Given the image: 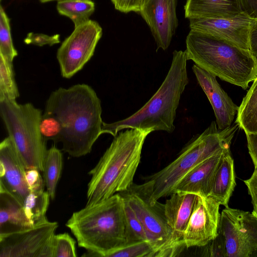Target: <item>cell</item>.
I'll list each match as a JSON object with an SVG mask.
<instances>
[{
	"label": "cell",
	"instance_id": "1",
	"mask_svg": "<svg viewBox=\"0 0 257 257\" xmlns=\"http://www.w3.org/2000/svg\"><path fill=\"white\" fill-rule=\"evenodd\" d=\"M45 112L54 114L62 131L59 143L73 157L89 153L102 133L101 101L94 89L82 83L59 87L50 94Z\"/></svg>",
	"mask_w": 257,
	"mask_h": 257
},
{
	"label": "cell",
	"instance_id": "2",
	"mask_svg": "<svg viewBox=\"0 0 257 257\" xmlns=\"http://www.w3.org/2000/svg\"><path fill=\"white\" fill-rule=\"evenodd\" d=\"M153 130L127 128L114 137L109 147L88 174L86 205L105 200L128 190L140 162L145 141Z\"/></svg>",
	"mask_w": 257,
	"mask_h": 257
},
{
	"label": "cell",
	"instance_id": "3",
	"mask_svg": "<svg viewBox=\"0 0 257 257\" xmlns=\"http://www.w3.org/2000/svg\"><path fill=\"white\" fill-rule=\"evenodd\" d=\"M82 256L107 257L126 243L124 199L119 193L74 212L66 223Z\"/></svg>",
	"mask_w": 257,
	"mask_h": 257
},
{
	"label": "cell",
	"instance_id": "4",
	"mask_svg": "<svg viewBox=\"0 0 257 257\" xmlns=\"http://www.w3.org/2000/svg\"><path fill=\"white\" fill-rule=\"evenodd\" d=\"M187 58L185 51L175 50L169 71L151 99L129 117L111 123L103 122L102 133L115 137L127 128L153 130L172 133L182 94L188 84Z\"/></svg>",
	"mask_w": 257,
	"mask_h": 257
},
{
	"label": "cell",
	"instance_id": "5",
	"mask_svg": "<svg viewBox=\"0 0 257 257\" xmlns=\"http://www.w3.org/2000/svg\"><path fill=\"white\" fill-rule=\"evenodd\" d=\"M185 52L200 68L243 89L257 76V60L250 51L225 40L190 30Z\"/></svg>",
	"mask_w": 257,
	"mask_h": 257
},
{
	"label": "cell",
	"instance_id": "6",
	"mask_svg": "<svg viewBox=\"0 0 257 257\" xmlns=\"http://www.w3.org/2000/svg\"><path fill=\"white\" fill-rule=\"evenodd\" d=\"M238 125L236 123L219 130L213 121L200 135L190 142L166 167L147 178L136 188L151 203L170 196L180 181L191 170L220 150L230 147Z\"/></svg>",
	"mask_w": 257,
	"mask_h": 257
},
{
	"label": "cell",
	"instance_id": "7",
	"mask_svg": "<svg viewBox=\"0 0 257 257\" xmlns=\"http://www.w3.org/2000/svg\"><path fill=\"white\" fill-rule=\"evenodd\" d=\"M0 115L26 169H44L47 155L46 141L41 135L42 110L31 103L0 100Z\"/></svg>",
	"mask_w": 257,
	"mask_h": 257
},
{
	"label": "cell",
	"instance_id": "8",
	"mask_svg": "<svg viewBox=\"0 0 257 257\" xmlns=\"http://www.w3.org/2000/svg\"><path fill=\"white\" fill-rule=\"evenodd\" d=\"M220 256L250 257L257 249V219L248 211L226 207L212 240Z\"/></svg>",
	"mask_w": 257,
	"mask_h": 257
},
{
	"label": "cell",
	"instance_id": "9",
	"mask_svg": "<svg viewBox=\"0 0 257 257\" xmlns=\"http://www.w3.org/2000/svg\"><path fill=\"white\" fill-rule=\"evenodd\" d=\"M127 202L142 224L155 256H173L171 240L172 230L167 220L164 204L151 203L135 186L118 193Z\"/></svg>",
	"mask_w": 257,
	"mask_h": 257
},
{
	"label": "cell",
	"instance_id": "10",
	"mask_svg": "<svg viewBox=\"0 0 257 257\" xmlns=\"http://www.w3.org/2000/svg\"><path fill=\"white\" fill-rule=\"evenodd\" d=\"M102 35V28L95 21L89 20L75 27L57 52L56 58L63 78L69 79L83 68L93 56Z\"/></svg>",
	"mask_w": 257,
	"mask_h": 257
},
{
	"label": "cell",
	"instance_id": "11",
	"mask_svg": "<svg viewBox=\"0 0 257 257\" xmlns=\"http://www.w3.org/2000/svg\"><path fill=\"white\" fill-rule=\"evenodd\" d=\"M58 226L47 219L28 228L0 236V257H46Z\"/></svg>",
	"mask_w": 257,
	"mask_h": 257
},
{
	"label": "cell",
	"instance_id": "12",
	"mask_svg": "<svg viewBox=\"0 0 257 257\" xmlns=\"http://www.w3.org/2000/svg\"><path fill=\"white\" fill-rule=\"evenodd\" d=\"M220 204L210 196L197 195L183 236L185 247H204L218 235Z\"/></svg>",
	"mask_w": 257,
	"mask_h": 257
},
{
	"label": "cell",
	"instance_id": "13",
	"mask_svg": "<svg viewBox=\"0 0 257 257\" xmlns=\"http://www.w3.org/2000/svg\"><path fill=\"white\" fill-rule=\"evenodd\" d=\"M257 19L245 13L226 18H195L189 19L190 30L219 38L249 50L251 28Z\"/></svg>",
	"mask_w": 257,
	"mask_h": 257
},
{
	"label": "cell",
	"instance_id": "14",
	"mask_svg": "<svg viewBox=\"0 0 257 257\" xmlns=\"http://www.w3.org/2000/svg\"><path fill=\"white\" fill-rule=\"evenodd\" d=\"M177 0H143L139 13L149 26L159 49L166 50L178 26Z\"/></svg>",
	"mask_w": 257,
	"mask_h": 257
},
{
	"label": "cell",
	"instance_id": "15",
	"mask_svg": "<svg viewBox=\"0 0 257 257\" xmlns=\"http://www.w3.org/2000/svg\"><path fill=\"white\" fill-rule=\"evenodd\" d=\"M26 168L14 143L8 136L0 143V189L13 195L22 205L29 190Z\"/></svg>",
	"mask_w": 257,
	"mask_h": 257
},
{
	"label": "cell",
	"instance_id": "16",
	"mask_svg": "<svg viewBox=\"0 0 257 257\" xmlns=\"http://www.w3.org/2000/svg\"><path fill=\"white\" fill-rule=\"evenodd\" d=\"M198 195L174 191L164 204L167 222L172 230L171 247L173 256L185 247L183 236L193 212Z\"/></svg>",
	"mask_w": 257,
	"mask_h": 257
},
{
	"label": "cell",
	"instance_id": "17",
	"mask_svg": "<svg viewBox=\"0 0 257 257\" xmlns=\"http://www.w3.org/2000/svg\"><path fill=\"white\" fill-rule=\"evenodd\" d=\"M192 70L212 107L218 128L222 130L230 127L238 106L222 88L215 76L195 64L193 65Z\"/></svg>",
	"mask_w": 257,
	"mask_h": 257
},
{
	"label": "cell",
	"instance_id": "18",
	"mask_svg": "<svg viewBox=\"0 0 257 257\" xmlns=\"http://www.w3.org/2000/svg\"><path fill=\"white\" fill-rule=\"evenodd\" d=\"M228 148L230 147L220 150L194 167L180 181L174 192L179 191L208 196L217 168L225 150Z\"/></svg>",
	"mask_w": 257,
	"mask_h": 257
},
{
	"label": "cell",
	"instance_id": "19",
	"mask_svg": "<svg viewBox=\"0 0 257 257\" xmlns=\"http://www.w3.org/2000/svg\"><path fill=\"white\" fill-rule=\"evenodd\" d=\"M185 17L226 18L242 12L239 0H186Z\"/></svg>",
	"mask_w": 257,
	"mask_h": 257
},
{
	"label": "cell",
	"instance_id": "20",
	"mask_svg": "<svg viewBox=\"0 0 257 257\" xmlns=\"http://www.w3.org/2000/svg\"><path fill=\"white\" fill-rule=\"evenodd\" d=\"M236 185L233 160L230 148H226L216 170L210 196L220 205L228 207L229 199Z\"/></svg>",
	"mask_w": 257,
	"mask_h": 257
},
{
	"label": "cell",
	"instance_id": "21",
	"mask_svg": "<svg viewBox=\"0 0 257 257\" xmlns=\"http://www.w3.org/2000/svg\"><path fill=\"white\" fill-rule=\"evenodd\" d=\"M32 226L25 216L23 205L9 192L0 189V236Z\"/></svg>",
	"mask_w": 257,
	"mask_h": 257
},
{
	"label": "cell",
	"instance_id": "22",
	"mask_svg": "<svg viewBox=\"0 0 257 257\" xmlns=\"http://www.w3.org/2000/svg\"><path fill=\"white\" fill-rule=\"evenodd\" d=\"M235 122L245 134L257 133V76L238 106Z\"/></svg>",
	"mask_w": 257,
	"mask_h": 257
},
{
	"label": "cell",
	"instance_id": "23",
	"mask_svg": "<svg viewBox=\"0 0 257 257\" xmlns=\"http://www.w3.org/2000/svg\"><path fill=\"white\" fill-rule=\"evenodd\" d=\"M50 199L48 192L44 189L29 192L25 198L23 208L31 225L47 219L46 213Z\"/></svg>",
	"mask_w": 257,
	"mask_h": 257
},
{
	"label": "cell",
	"instance_id": "24",
	"mask_svg": "<svg viewBox=\"0 0 257 257\" xmlns=\"http://www.w3.org/2000/svg\"><path fill=\"white\" fill-rule=\"evenodd\" d=\"M63 168V155L55 145L48 150L44 164V179L51 199L55 197L56 190Z\"/></svg>",
	"mask_w": 257,
	"mask_h": 257
},
{
	"label": "cell",
	"instance_id": "25",
	"mask_svg": "<svg viewBox=\"0 0 257 257\" xmlns=\"http://www.w3.org/2000/svg\"><path fill=\"white\" fill-rule=\"evenodd\" d=\"M56 8L58 13L69 18L75 27L89 20L95 4L91 0H59Z\"/></svg>",
	"mask_w": 257,
	"mask_h": 257
},
{
	"label": "cell",
	"instance_id": "26",
	"mask_svg": "<svg viewBox=\"0 0 257 257\" xmlns=\"http://www.w3.org/2000/svg\"><path fill=\"white\" fill-rule=\"evenodd\" d=\"M19 96L13 62L0 55V100H16Z\"/></svg>",
	"mask_w": 257,
	"mask_h": 257
},
{
	"label": "cell",
	"instance_id": "27",
	"mask_svg": "<svg viewBox=\"0 0 257 257\" xmlns=\"http://www.w3.org/2000/svg\"><path fill=\"white\" fill-rule=\"evenodd\" d=\"M123 199L126 227V244L142 241H149L141 221L127 202L124 198Z\"/></svg>",
	"mask_w": 257,
	"mask_h": 257
},
{
	"label": "cell",
	"instance_id": "28",
	"mask_svg": "<svg viewBox=\"0 0 257 257\" xmlns=\"http://www.w3.org/2000/svg\"><path fill=\"white\" fill-rule=\"evenodd\" d=\"M10 19L2 6L0 8V55L9 61L13 60L18 56L11 34Z\"/></svg>",
	"mask_w": 257,
	"mask_h": 257
},
{
	"label": "cell",
	"instance_id": "29",
	"mask_svg": "<svg viewBox=\"0 0 257 257\" xmlns=\"http://www.w3.org/2000/svg\"><path fill=\"white\" fill-rule=\"evenodd\" d=\"M75 240L68 233L54 234L50 240L52 257H76Z\"/></svg>",
	"mask_w": 257,
	"mask_h": 257
},
{
	"label": "cell",
	"instance_id": "30",
	"mask_svg": "<svg viewBox=\"0 0 257 257\" xmlns=\"http://www.w3.org/2000/svg\"><path fill=\"white\" fill-rule=\"evenodd\" d=\"M155 250L148 241L127 244L109 254L107 257H152L155 256Z\"/></svg>",
	"mask_w": 257,
	"mask_h": 257
},
{
	"label": "cell",
	"instance_id": "31",
	"mask_svg": "<svg viewBox=\"0 0 257 257\" xmlns=\"http://www.w3.org/2000/svg\"><path fill=\"white\" fill-rule=\"evenodd\" d=\"M40 130L46 141L59 143L62 127L59 120L52 113L44 111L40 122Z\"/></svg>",
	"mask_w": 257,
	"mask_h": 257
},
{
	"label": "cell",
	"instance_id": "32",
	"mask_svg": "<svg viewBox=\"0 0 257 257\" xmlns=\"http://www.w3.org/2000/svg\"><path fill=\"white\" fill-rule=\"evenodd\" d=\"M24 41L26 44H32L40 47L46 45L52 46L60 42V35L58 34L49 36L44 34L34 33L33 32L28 33Z\"/></svg>",
	"mask_w": 257,
	"mask_h": 257
},
{
	"label": "cell",
	"instance_id": "33",
	"mask_svg": "<svg viewBox=\"0 0 257 257\" xmlns=\"http://www.w3.org/2000/svg\"><path fill=\"white\" fill-rule=\"evenodd\" d=\"M40 172V170L35 168L26 170L25 180L29 191L44 189L45 182Z\"/></svg>",
	"mask_w": 257,
	"mask_h": 257
},
{
	"label": "cell",
	"instance_id": "34",
	"mask_svg": "<svg viewBox=\"0 0 257 257\" xmlns=\"http://www.w3.org/2000/svg\"><path fill=\"white\" fill-rule=\"evenodd\" d=\"M143 0H111L115 9L123 13H139Z\"/></svg>",
	"mask_w": 257,
	"mask_h": 257
},
{
	"label": "cell",
	"instance_id": "35",
	"mask_svg": "<svg viewBox=\"0 0 257 257\" xmlns=\"http://www.w3.org/2000/svg\"><path fill=\"white\" fill-rule=\"evenodd\" d=\"M244 182L251 199V203L253 206V210L251 213L257 219V167H254L251 177L244 180Z\"/></svg>",
	"mask_w": 257,
	"mask_h": 257
},
{
	"label": "cell",
	"instance_id": "36",
	"mask_svg": "<svg viewBox=\"0 0 257 257\" xmlns=\"http://www.w3.org/2000/svg\"><path fill=\"white\" fill-rule=\"evenodd\" d=\"M248 153L253 163L254 167H257V133H246Z\"/></svg>",
	"mask_w": 257,
	"mask_h": 257
},
{
	"label": "cell",
	"instance_id": "37",
	"mask_svg": "<svg viewBox=\"0 0 257 257\" xmlns=\"http://www.w3.org/2000/svg\"><path fill=\"white\" fill-rule=\"evenodd\" d=\"M242 12L257 19V0H239Z\"/></svg>",
	"mask_w": 257,
	"mask_h": 257
},
{
	"label": "cell",
	"instance_id": "38",
	"mask_svg": "<svg viewBox=\"0 0 257 257\" xmlns=\"http://www.w3.org/2000/svg\"><path fill=\"white\" fill-rule=\"evenodd\" d=\"M249 51L257 60V20L253 24L250 33Z\"/></svg>",
	"mask_w": 257,
	"mask_h": 257
},
{
	"label": "cell",
	"instance_id": "39",
	"mask_svg": "<svg viewBox=\"0 0 257 257\" xmlns=\"http://www.w3.org/2000/svg\"><path fill=\"white\" fill-rule=\"evenodd\" d=\"M250 257H257V249L251 253Z\"/></svg>",
	"mask_w": 257,
	"mask_h": 257
},
{
	"label": "cell",
	"instance_id": "40",
	"mask_svg": "<svg viewBox=\"0 0 257 257\" xmlns=\"http://www.w3.org/2000/svg\"><path fill=\"white\" fill-rule=\"evenodd\" d=\"M59 1V0H39V1L42 3H48L52 1Z\"/></svg>",
	"mask_w": 257,
	"mask_h": 257
}]
</instances>
